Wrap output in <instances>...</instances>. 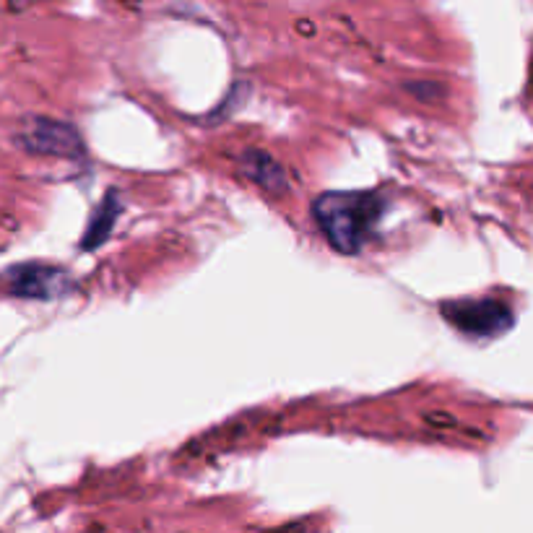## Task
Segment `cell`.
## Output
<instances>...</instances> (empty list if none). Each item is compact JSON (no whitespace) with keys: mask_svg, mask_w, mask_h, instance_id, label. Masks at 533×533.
<instances>
[{"mask_svg":"<svg viewBox=\"0 0 533 533\" xmlns=\"http://www.w3.org/2000/svg\"><path fill=\"white\" fill-rule=\"evenodd\" d=\"M383 203L375 193H325L312 203V216L338 253H359L370 237Z\"/></svg>","mask_w":533,"mask_h":533,"instance_id":"cell-1","label":"cell"},{"mask_svg":"<svg viewBox=\"0 0 533 533\" xmlns=\"http://www.w3.org/2000/svg\"><path fill=\"white\" fill-rule=\"evenodd\" d=\"M16 141L26 151L42 156H78L84 149L73 125L58 123L50 117H26L24 123H19Z\"/></svg>","mask_w":533,"mask_h":533,"instance_id":"cell-2","label":"cell"},{"mask_svg":"<svg viewBox=\"0 0 533 533\" xmlns=\"http://www.w3.org/2000/svg\"><path fill=\"white\" fill-rule=\"evenodd\" d=\"M442 315L468 336H494L513 325L510 307L500 299H468L442 305Z\"/></svg>","mask_w":533,"mask_h":533,"instance_id":"cell-3","label":"cell"},{"mask_svg":"<svg viewBox=\"0 0 533 533\" xmlns=\"http://www.w3.org/2000/svg\"><path fill=\"white\" fill-rule=\"evenodd\" d=\"M6 281L11 294L26 299L60 297L68 289V273L63 268L39 266V263H24V266L8 268Z\"/></svg>","mask_w":533,"mask_h":533,"instance_id":"cell-4","label":"cell"},{"mask_svg":"<svg viewBox=\"0 0 533 533\" xmlns=\"http://www.w3.org/2000/svg\"><path fill=\"white\" fill-rule=\"evenodd\" d=\"M242 172L253 182H258L263 190H273V193H281L286 188V175L284 169L279 167V162L268 156L266 151L247 149L242 154Z\"/></svg>","mask_w":533,"mask_h":533,"instance_id":"cell-5","label":"cell"},{"mask_svg":"<svg viewBox=\"0 0 533 533\" xmlns=\"http://www.w3.org/2000/svg\"><path fill=\"white\" fill-rule=\"evenodd\" d=\"M117 214H120V208H117L115 193H112V195H107V201H102V206L97 208V214H94V219H91V224H89V234H86V240L81 242V247H86V250L97 247L99 242L110 234Z\"/></svg>","mask_w":533,"mask_h":533,"instance_id":"cell-6","label":"cell"}]
</instances>
